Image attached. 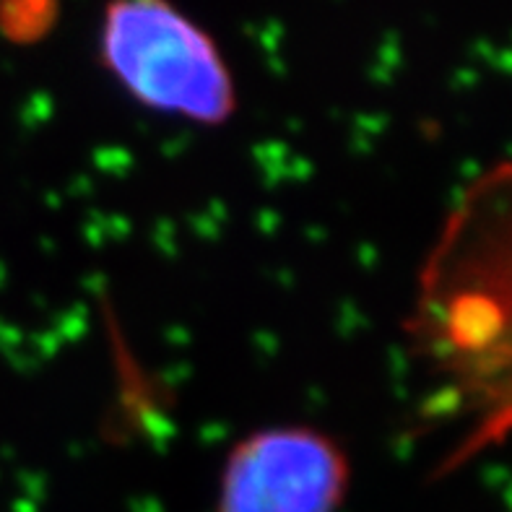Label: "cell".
<instances>
[{"label":"cell","instance_id":"6da1fadb","mask_svg":"<svg viewBox=\"0 0 512 512\" xmlns=\"http://www.w3.org/2000/svg\"><path fill=\"white\" fill-rule=\"evenodd\" d=\"M99 58L133 102L216 128L237 112V89L214 37L169 0H110Z\"/></svg>","mask_w":512,"mask_h":512},{"label":"cell","instance_id":"7a4b0ae2","mask_svg":"<svg viewBox=\"0 0 512 512\" xmlns=\"http://www.w3.org/2000/svg\"><path fill=\"white\" fill-rule=\"evenodd\" d=\"M351 487L346 450L307 424L255 429L234 442L216 512H338Z\"/></svg>","mask_w":512,"mask_h":512},{"label":"cell","instance_id":"3957f363","mask_svg":"<svg viewBox=\"0 0 512 512\" xmlns=\"http://www.w3.org/2000/svg\"><path fill=\"white\" fill-rule=\"evenodd\" d=\"M58 19V0H0V29L19 42H32L50 32Z\"/></svg>","mask_w":512,"mask_h":512}]
</instances>
